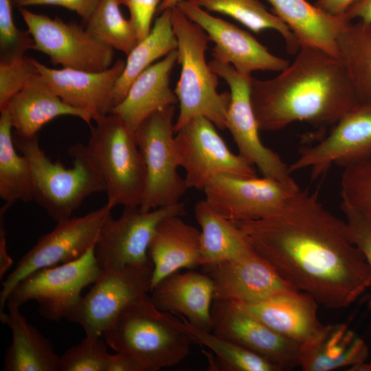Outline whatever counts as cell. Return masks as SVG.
Here are the masks:
<instances>
[{
  "label": "cell",
  "mask_w": 371,
  "mask_h": 371,
  "mask_svg": "<svg viewBox=\"0 0 371 371\" xmlns=\"http://www.w3.org/2000/svg\"><path fill=\"white\" fill-rule=\"evenodd\" d=\"M235 223L285 281L319 304L346 308L371 286V269L346 222L316 194L300 189L275 213Z\"/></svg>",
  "instance_id": "obj_1"
},
{
  "label": "cell",
  "mask_w": 371,
  "mask_h": 371,
  "mask_svg": "<svg viewBox=\"0 0 371 371\" xmlns=\"http://www.w3.org/2000/svg\"><path fill=\"white\" fill-rule=\"evenodd\" d=\"M250 97L264 131L295 122L335 124L359 103L341 60L308 46H300L294 60L274 78L251 77Z\"/></svg>",
  "instance_id": "obj_2"
},
{
  "label": "cell",
  "mask_w": 371,
  "mask_h": 371,
  "mask_svg": "<svg viewBox=\"0 0 371 371\" xmlns=\"http://www.w3.org/2000/svg\"><path fill=\"white\" fill-rule=\"evenodd\" d=\"M103 336L108 346L131 354L144 371L178 364L189 355L192 342L182 319L157 308L147 293L128 304Z\"/></svg>",
  "instance_id": "obj_3"
},
{
  "label": "cell",
  "mask_w": 371,
  "mask_h": 371,
  "mask_svg": "<svg viewBox=\"0 0 371 371\" xmlns=\"http://www.w3.org/2000/svg\"><path fill=\"white\" fill-rule=\"evenodd\" d=\"M172 24L181 66L174 91L179 104L175 133L197 116L207 118L219 129H226L231 96L230 93L218 92V76L206 62L205 51L210 41L207 34L177 6L172 8Z\"/></svg>",
  "instance_id": "obj_4"
},
{
  "label": "cell",
  "mask_w": 371,
  "mask_h": 371,
  "mask_svg": "<svg viewBox=\"0 0 371 371\" xmlns=\"http://www.w3.org/2000/svg\"><path fill=\"white\" fill-rule=\"evenodd\" d=\"M17 150L29 161L37 203L55 221L70 218L89 196L105 192V184L85 153L84 144L68 148L73 166L65 168L59 161H52L38 143V135L23 137L13 133Z\"/></svg>",
  "instance_id": "obj_5"
},
{
  "label": "cell",
  "mask_w": 371,
  "mask_h": 371,
  "mask_svg": "<svg viewBox=\"0 0 371 371\" xmlns=\"http://www.w3.org/2000/svg\"><path fill=\"white\" fill-rule=\"evenodd\" d=\"M85 150L105 184L106 203L113 208L137 207L142 202L146 181L143 155L131 131L117 115L94 120Z\"/></svg>",
  "instance_id": "obj_6"
},
{
  "label": "cell",
  "mask_w": 371,
  "mask_h": 371,
  "mask_svg": "<svg viewBox=\"0 0 371 371\" xmlns=\"http://www.w3.org/2000/svg\"><path fill=\"white\" fill-rule=\"evenodd\" d=\"M175 110V106H170L155 111L135 131L146 169L139 206L144 212L180 202L188 190L185 179L177 172L180 166L174 136Z\"/></svg>",
  "instance_id": "obj_7"
},
{
  "label": "cell",
  "mask_w": 371,
  "mask_h": 371,
  "mask_svg": "<svg viewBox=\"0 0 371 371\" xmlns=\"http://www.w3.org/2000/svg\"><path fill=\"white\" fill-rule=\"evenodd\" d=\"M92 247L80 258L38 269L20 280L11 291L6 304L21 306L29 300L38 304L46 319H68L78 304L82 290L99 278V266Z\"/></svg>",
  "instance_id": "obj_8"
},
{
  "label": "cell",
  "mask_w": 371,
  "mask_h": 371,
  "mask_svg": "<svg viewBox=\"0 0 371 371\" xmlns=\"http://www.w3.org/2000/svg\"><path fill=\"white\" fill-rule=\"evenodd\" d=\"M112 209L106 203L84 216L57 222L54 229L41 236L2 282L1 313L11 291L23 278L38 269L68 263L83 256L95 245L100 228Z\"/></svg>",
  "instance_id": "obj_9"
},
{
  "label": "cell",
  "mask_w": 371,
  "mask_h": 371,
  "mask_svg": "<svg viewBox=\"0 0 371 371\" xmlns=\"http://www.w3.org/2000/svg\"><path fill=\"white\" fill-rule=\"evenodd\" d=\"M185 214L186 203L181 201L148 212L139 207H125L118 218L109 214L94 247L99 266L106 269L153 265L148 247L157 225L167 217Z\"/></svg>",
  "instance_id": "obj_10"
},
{
  "label": "cell",
  "mask_w": 371,
  "mask_h": 371,
  "mask_svg": "<svg viewBox=\"0 0 371 371\" xmlns=\"http://www.w3.org/2000/svg\"><path fill=\"white\" fill-rule=\"evenodd\" d=\"M34 41L33 49L47 55L63 68L100 71L113 64L114 49L93 36L76 22L18 8Z\"/></svg>",
  "instance_id": "obj_11"
},
{
  "label": "cell",
  "mask_w": 371,
  "mask_h": 371,
  "mask_svg": "<svg viewBox=\"0 0 371 371\" xmlns=\"http://www.w3.org/2000/svg\"><path fill=\"white\" fill-rule=\"evenodd\" d=\"M175 137L179 166L186 171L188 188L203 191L218 175L256 177L254 166L233 153L207 118L197 116L188 122Z\"/></svg>",
  "instance_id": "obj_12"
},
{
  "label": "cell",
  "mask_w": 371,
  "mask_h": 371,
  "mask_svg": "<svg viewBox=\"0 0 371 371\" xmlns=\"http://www.w3.org/2000/svg\"><path fill=\"white\" fill-rule=\"evenodd\" d=\"M300 188L295 180L229 175L214 177L203 190L208 204L236 223L257 220L279 210Z\"/></svg>",
  "instance_id": "obj_13"
},
{
  "label": "cell",
  "mask_w": 371,
  "mask_h": 371,
  "mask_svg": "<svg viewBox=\"0 0 371 371\" xmlns=\"http://www.w3.org/2000/svg\"><path fill=\"white\" fill-rule=\"evenodd\" d=\"M153 270V265L102 269L67 319L80 324L86 335L101 337L128 304L150 291Z\"/></svg>",
  "instance_id": "obj_14"
},
{
  "label": "cell",
  "mask_w": 371,
  "mask_h": 371,
  "mask_svg": "<svg viewBox=\"0 0 371 371\" xmlns=\"http://www.w3.org/2000/svg\"><path fill=\"white\" fill-rule=\"evenodd\" d=\"M209 65L212 71L227 82L230 89L227 128L238 147V154L253 166H256L263 176L282 181L293 180L289 166L260 139V128L250 97L251 76L240 73L229 64L214 59Z\"/></svg>",
  "instance_id": "obj_15"
},
{
  "label": "cell",
  "mask_w": 371,
  "mask_h": 371,
  "mask_svg": "<svg viewBox=\"0 0 371 371\" xmlns=\"http://www.w3.org/2000/svg\"><path fill=\"white\" fill-rule=\"evenodd\" d=\"M212 332L272 362L280 370L300 366L301 346L278 334L238 302L214 300Z\"/></svg>",
  "instance_id": "obj_16"
},
{
  "label": "cell",
  "mask_w": 371,
  "mask_h": 371,
  "mask_svg": "<svg viewBox=\"0 0 371 371\" xmlns=\"http://www.w3.org/2000/svg\"><path fill=\"white\" fill-rule=\"evenodd\" d=\"M177 6L214 43V60L229 64L240 73L250 76L256 71H281L289 65L287 60L271 54L237 25L210 14L188 0H180Z\"/></svg>",
  "instance_id": "obj_17"
},
{
  "label": "cell",
  "mask_w": 371,
  "mask_h": 371,
  "mask_svg": "<svg viewBox=\"0 0 371 371\" xmlns=\"http://www.w3.org/2000/svg\"><path fill=\"white\" fill-rule=\"evenodd\" d=\"M371 157V102H359L335 124L328 136L304 149L289 166L291 173L306 168L313 177L333 164L343 168Z\"/></svg>",
  "instance_id": "obj_18"
},
{
  "label": "cell",
  "mask_w": 371,
  "mask_h": 371,
  "mask_svg": "<svg viewBox=\"0 0 371 371\" xmlns=\"http://www.w3.org/2000/svg\"><path fill=\"white\" fill-rule=\"evenodd\" d=\"M203 267V273L212 280L214 300L256 303L284 291L296 289L256 251Z\"/></svg>",
  "instance_id": "obj_19"
},
{
  "label": "cell",
  "mask_w": 371,
  "mask_h": 371,
  "mask_svg": "<svg viewBox=\"0 0 371 371\" xmlns=\"http://www.w3.org/2000/svg\"><path fill=\"white\" fill-rule=\"evenodd\" d=\"M34 62L43 79L67 104L88 112L93 121L111 113L115 85L125 67L124 60L100 71L55 69Z\"/></svg>",
  "instance_id": "obj_20"
},
{
  "label": "cell",
  "mask_w": 371,
  "mask_h": 371,
  "mask_svg": "<svg viewBox=\"0 0 371 371\" xmlns=\"http://www.w3.org/2000/svg\"><path fill=\"white\" fill-rule=\"evenodd\" d=\"M238 303L271 330L301 347L317 341L326 328L317 317V302L297 289L284 291L256 303Z\"/></svg>",
  "instance_id": "obj_21"
},
{
  "label": "cell",
  "mask_w": 371,
  "mask_h": 371,
  "mask_svg": "<svg viewBox=\"0 0 371 371\" xmlns=\"http://www.w3.org/2000/svg\"><path fill=\"white\" fill-rule=\"evenodd\" d=\"M150 296L159 310L183 316L195 327L212 332L214 284L205 273H174L158 282Z\"/></svg>",
  "instance_id": "obj_22"
},
{
  "label": "cell",
  "mask_w": 371,
  "mask_h": 371,
  "mask_svg": "<svg viewBox=\"0 0 371 371\" xmlns=\"http://www.w3.org/2000/svg\"><path fill=\"white\" fill-rule=\"evenodd\" d=\"M177 62V49L150 65L132 82L124 98L110 113L118 115L133 132L151 113L178 103L170 87L171 71Z\"/></svg>",
  "instance_id": "obj_23"
},
{
  "label": "cell",
  "mask_w": 371,
  "mask_h": 371,
  "mask_svg": "<svg viewBox=\"0 0 371 371\" xmlns=\"http://www.w3.org/2000/svg\"><path fill=\"white\" fill-rule=\"evenodd\" d=\"M200 244L201 230L185 223L180 216L162 220L148 247L153 267L151 289L180 269L200 266Z\"/></svg>",
  "instance_id": "obj_24"
},
{
  "label": "cell",
  "mask_w": 371,
  "mask_h": 371,
  "mask_svg": "<svg viewBox=\"0 0 371 371\" xmlns=\"http://www.w3.org/2000/svg\"><path fill=\"white\" fill-rule=\"evenodd\" d=\"M3 110L8 112L14 132L28 137L38 135L43 126L59 116L77 117L89 126L93 120L88 112L65 103L40 74L12 96Z\"/></svg>",
  "instance_id": "obj_25"
},
{
  "label": "cell",
  "mask_w": 371,
  "mask_h": 371,
  "mask_svg": "<svg viewBox=\"0 0 371 371\" xmlns=\"http://www.w3.org/2000/svg\"><path fill=\"white\" fill-rule=\"evenodd\" d=\"M267 1L300 46L317 48L339 58L337 39L348 21L325 12L306 0Z\"/></svg>",
  "instance_id": "obj_26"
},
{
  "label": "cell",
  "mask_w": 371,
  "mask_h": 371,
  "mask_svg": "<svg viewBox=\"0 0 371 371\" xmlns=\"http://www.w3.org/2000/svg\"><path fill=\"white\" fill-rule=\"evenodd\" d=\"M0 318L12 331V344L4 358L5 371H59L60 357L52 343L21 314L20 306L7 303Z\"/></svg>",
  "instance_id": "obj_27"
},
{
  "label": "cell",
  "mask_w": 371,
  "mask_h": 371,
  "mask_svg": "<svg viewBox=\"0 0 371 371\" xmlns=\"http://www.w3.org/2000/svg\"><path fill=\"white\" fill-rule=\"evenodd\" d=\"M194 215L201 229V266L238 259L255 251L238 226L217 213L205 199L196 203Z\"/></svg>",
  "instance_id": "obj_28"
},
{
  "label": "cell",
  "mask_w": 371,
  "mask_h": 371,
  "mask_svg": "<svg viewBox=\"0 0 371 371\" xmlns=\"http://www.w3.org/2000/svg\"><path fill=\"white\" fill-rule=\"evenodd\" d=\"M368 355L365 342L346 324H328L314 343L301 347L300 366L304 371H330L357 366Z\"/></svg>",
  "instance_id": "obj_29"
},
{
  "label": "cell",
  "mask_w": 371,
  "mask_h": 371,
  "mask_svg": "<svg viewBox=\"0 0 371 371\" xmlns=\"http://www.w3.org/2000/svg\"><path fill=\"white\" fill-rule=\"evenodd\" d=\"M177 49V39L172 24V9L156 18L149 34L139 41L126 56L125 67L113 94V106L122 101L135 78L159 58Z\"/></svg>",
  "instance_id": "obj_30"
},
{
  "label": "cell",
  "mask_w": 371,
  "mask_h": 371,
  "mask_svg": "<svg viewBox=\"0 0 371 371\" xmlns=\"http://www.w3.org/2000/svg\"><path fill=\"white\" fill-rule=\"evenodd\" d=\"M0 113V197L10 205L19 201L29 203L34 199L31 166L16 151L8 112Z\"/></svg>",
  "instance_id": "obj_31"
},
{
  "label": "cell",
  "mask_w": 371,
  "mask_h": 371,
  "mask_svg": "<svg viewBox=\"0 0 371 371\" xmlns=\"http://www.w3.org/2000/svg\"><path fill=\"white\" fill-rule=\"evenodd\" d=\"M341 60L359 102H371V23L348 22L338 34Z\"/></svg>",
  "instance_id": "obj_32"
},
{
  "label": "cell",
  "mask_w": 371,
  "mask_h": 371,
  "mask_svg": "<svg viewBox=\"0 0 371 371\" xmlns=\"http://www.w3.org/2000/svg\"><path fill=\"white\" fill-rule=\"evenodd\" d=\"M207 11L218 12L236 20L255 33L273 30L283 38L289 53L294 54L300 44L289 27L260 0H188Z\"/></svg>",
  "instance_id": "obj_33"
},
{
  "label": "cell",
  "mask_w": 371,
  "mask_h": 371,
  "mask_svg": "<svg viewBox=\"0 0 371 371\" xmlns=\"http://www.w3.org/2000/svg\"><path fill=\"white\" fill-rule=\"evenodd\" d=\"M179 316L192 341L207 347L215 354L212 367L224 371H280L267 359L211 332L191 324L183 316Z\"/></svg>",
  "instance_id": "obj_34"
},
{
  "label": "cell",
  "mask_w": 371,
  "mask_h": 371,
  "mask_svg": "<svg viewBox=\"0 0 371 371\" xmlns=\"http://www.w3.org/2000/svg\"><path fill=\"white\" fill-rule=\"evenodd\" d=\"M119 0H100L85 21V29L103 43L128 56L139 43L137 32L130 19H126Z\"/></svg>",
  "instance_id": "obj_35"
},
{
  "label": "cell",
  "mask_w": 371,
  "mask_h": 371,
  "mask_svg": "<svg viewBox=\"0 0 371 371\" xmlns=\"http://www.w3.org/2000/svg\"><path fill=\"white\" fill-rule=\"evenodd\" d=\"M107 346L100 337L86 335L60 357L59 371H106Z\"/></svg>",
  "instance_id": "obj_36"
},
{
  "label": "cell",
  "mask_w": 371,
  "mask_h": 371,
  "mask_svg": "<svg viewBox=\"0 0 371 371\" xmlns=\"http://www.w3.org/2000/svg\"><path fill=\"white\" fill-rule=\"evenodd\" d=\"M341 198L371 219V157L344 168Z\"/></svg>",
  "instance_id": "obj_37"
},
{
  "label": "cell",
  "mask_w": 371,
  "mask_h": 371,
  "mask_svg": "<svg viewBox=\"0 0 371 371\" xmlns=\"http://www.w3.org/2000/svg\"><path fill=\"white\" fill-rule=\"evenodd\" d=\"M12 5L13 0H0V62L20 58L34 46L29 31L16 26Z\"/></svg>",
  "instance_id": "obj_38"
},
{
  "label": "cell",
  "mask_w": 371,
  "mask_h": 371,
  "mask_svg": "<svg viewBox=\"0 0 371 371\" xmlns=\"http://www.w3.org/2000/svg\"><path fill=\"white\" fill-rule=\"evenodd\" d=\"M38 74L34 58L25 55L10 62H0V111Z\"/></svg>",
  "instance_id": "obj_39"
},
{
  "label": "cell",
  "mask_w": 371,
  "mask_h": 371,
  "mask_svg": "<svg viewBox=\"0 0 371 371\" xmlns=\"http://www.w3.org/2000/svg\"><path fill=\"white\" fill-rule=\"evenodd\" d=\"M341 209L346 218L345 222L351 243L360 250L371 269V219L343 200Z\"/></svg>",
  "instance_id": "obj_40"
},
{
  "label": "cell",
  "mask_w": 371,
  "mask_h": 371,
  "mask_svg": "<svg viewBox=\"0 0 371 371\" xmlns=\"http://www.w3.org/2000/svg\"><path fill=\"white\" fill-rule=\"evenodd\" d=\"M161 1V0H119L120 5H124L128 9L129 19L137 32L139 41L149 34L153 16Z\"/></svg>",
  "instance_id": "obj_41"
},
{
  "label": "cell",
  "mask_w": 371,
  "mask_h": 371,
  "mask_svg": "<svg viewBox=\"0 0 371 371\" xmlns=\"http://www.w3.org/2000/svg\"><path fill=\"white\" fill-rule=\"evenodd\" d=\"M100 0H13L18 8L30 5H50L63 7L75 12L85 22L90 17Z\"/></svg>",
  "instance_id": "obj_42"
},
{
  "label": "cell",
  "mask_w": 371,
  "mask_h": 371,
  "mask_svg": "<svg viewBox=\"0 0 371 371\" xmlns=\"http://www.w3.org/2000/svg\"><path fill=\"white\" fill-rule=\"evenodd\" d=\"M106 371H144L141 363L131 354L116 352L110 354Z\"/></svg>",
  "instance_id": "obj_43"
},
{
  "label": "cell",
  "mask_w": 371,
  "mask_h": 371,
  "mask_svg": "<svg viewBox=\"0 0 371 371\" xmlns=\"http://www.w3.org/2000/svg\"><path fill=\"white\" fill-rule=\"evenodd\" d=\"M8 203H4L0 209V278L4 276L8 270L11 267L13 260L8 254L6 243V234L4 225V216L10 207Z\"/></svg>",
  "instance_id": "obj_44"
},
{
  "label": "cell",
  "mask_w": 371,
  "mask_h": 371,
  "mask_svg": "<svg viewBox=\"0 0 371 371\" xmlns=\"http://www.w3.org/2000/svg\"><path fill=\"white\" fill-rule=\"evenodd\" d=\"M342 18L348 21L357 19L359 21L371 23V0H357L344 14Z\"/></svg>",
  "instance_id": "obj_45"
},
{
  "label": "cell",
  "mask_w": 371,
  "mask_h": 371,
  "mask_svg": "<svg viewBox=\"0 0 371 371\" xmlns=\"http://www.w3.org/2000/svg\"><path fill=\"white\" fill-rule=\"evenodd\" d=\"M357 0H316L315 5L335 16L342 17L348 8Z\"/></svg>",
  "instance_id": "obj_46"
},
{
  "label": "cell",
  "mask_w": 371,
  "mask_h": 371,
  "mask_svg": "<svg viewBox=\"0 0 371 371\" xmlns=\"http://www.w3.org/2000/svg\"><path fill=\"white\" fill-rule=\"evenodd\" d=\"M180 0H162L157 10L156 14L158 15L162 12L172 9L177 6Z\"/></svg>",
  "instance_id": "obj_47"
},
{
  "label": "cell",
  "mask_w": 371,
  "mask_h": 371,
  "mask_svg": "<svg viewBox=\"0 0 371 371\" xmlns=\"http://www.w3.org/2000/svg\"><path fill=\"white\" fill-rule=\"evenodd\" d=\"M350 371H371V361L368 363L366 361L357 366H353L348 369Z\"/></svg>",
  "instance_id": "obj_48"
}]
</instances>
